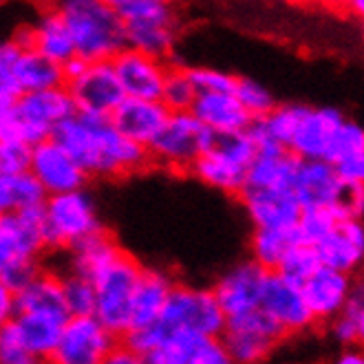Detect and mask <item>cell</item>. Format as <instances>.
Returning a JSON list of instances; mask_svg holds the SVG:
<instances>
[{
	"instance_id": "46",
	"label": "cell",
	"mask_w": 364,
	"mask_h": 364,
	"mask_svg": "<svg viewBox=\"0 0 364 364\" xmlns=\"http://www.w3.org/2000/svg\"><path fill=\"white\" fill-rule=\"evenodd\" d=\"M0 364H51L33 351L20 347L18 342L0 338Z\"/></svg>"
},
{
	"instance_id": "21",
	"label": "cell",
	"mask_w": 364,
	"mask_h": 364,
	"mask_svg": "<svg viewBox=\"0 0 364 364\" xmlns=\"http://www.w3.org/2000/svg\"><path fill=\"white\" fill-rule=\"evenodd\" d=\"M113 64L126 97L161 100L166 77L173 67L170 60L126 47L113 58Z\"/></svg>"
},
{
	"instance_id": "55",
	"label": "cell",
	"mask_w": 364,
	"mask_h": 364,
	"mask_svg": "<svg viewBox=\"0 0 364 364\" xmlns=\"http://www.w3.org/2000/svg\"><path fill=\"white\" fill-rule=\"evenodd\" d=\"M109 3H111V5H115V7H122V5L126 3V0H109Z\"/></svg>"
},
{
	"instance_id": "33",
	"label": "cell",
	"mask_w": 364,
	"mask_h": 364,
	"mask_svg": "<svg viewBox=\"0 0 364 364\" xmlns=\"http://www.w3.org/2000/svg\"><path fill=\"white\" fill-rule=\"evenodd\" d=\"M301 243L298 239V232L294 230H272V228H252V237H250V256L261 263L265 269L276 272L281 267L283 259L287 252Z\"/></svg>"
},
{
	"instance_id": "29",
	"label": "cell",
	"mask_w": 364,
	"mask_h": 364,
	"mask_svg": "<svg viewBox=\"0 0 364 364\" xmlns=\"http://www.w3.org/2000/svg\"><path fill=\"white\" fill-rule=\"evenodd\" d=\"M175 285L177 281L170 276V272L159 269V267H144V274L139 278V285L135 291L131 329L159 323V318L170 298V291H173Z\"/></svg>"
},
{
	"instance_id": "34",
	"label": "cell",
	"mask_w": 364,
	"mask_h": 364,
	"mask_svg": "<svg viewBox=\"0 0 364 364\" xmlns=\"http://www.w3.org/2000/svg\"><path fill=\"white\" fill-rule=\"evenodd\" d=\"M197 95H199V89L190 75V67L173 64L168 77H166V84H164L161 102L170 111H190Z\"/></svg>"
},
{
	"instance_id": "36",
	"label": "cell",
	"mask_w": 364,
	"mask_h": 364,
	"mask_svg": "<svg viewBox=\"0 0 364 364\" xmlns=\"http://www.w3.org/2000/svg\"><path fill=\"white\" fill-rule=\"evenodd\" d=\"M234 95L239 97V102L245 106V111L254 119H261V117L269 115L278 106L272 89L265 87V84L259 82L256 77H247V75H239L237 87H234Z\"/></svg>"
},
{
	"instance_id": "12",
	"label": "cell",
	"mask_w": 364,
	"mask_h": 364,
	"mask_svg": "<svg viewBox=\"0 0 364 364\" xmlns=\"http://www.w3.org/2000/svg\"><path fill=\"white\" fill-rule=\"evenodd\" d=\"M285 338L287 331L263 307L228 318L221 336L234 364H263Z\"/></svg>"
},
{
	"instance_id": "24",
	"label": "cell",
	"mask_w": 364,
	"mask_h": 364,
	"mask_svg": "<svg viewBox=\"0 0 364 364\" xmlns=\"http://www.w3.org/2000/svg\"><path fill=\"white\" fill-rule=\"evenodd\" d=\"M355 276L333 267H318L303 283L307 305L318 325H329L347 307Z\"/></svg>"
},
{
	"instance_id": "45",
	"label": "cell",
	"mask_w": 364,
	"mask_h": 364,
	"mask_svg": "<svg viewBox=\"0 0 364 364\" xmlns=\"http://www.w3.org/2000/svg\"><path fill=\"white\" fill-rule=\"evenodd\" d=\"M329 327V333L331 338L338 342L342 347H360V323L358 318L342 311L340 316H336L331 323L327 325Z\"/></svg>"
},
{
	"instance_id": "32",
	"label": "cell",
	"mask_w": 364,
	"mask_h": 364,
	"mask_svg": "<svg viewBox=\"0 0 364 364\" xmlns=\"http://www.w3.org/2000/svg\"><path fill=\"white\" fill-rule=\"evenodd\" d=\"M122 250L124 247L119 245V241L109 230H104V232L95 234V237L82 241L73 250H69V261H67V267L64 269L82 274V276H87L93 281V276L102 267L109 265Z\"/></svg>"
},
{
	"instance_id": "3",
	"label": "cell",
	"mask_w": 364,
	"mask_h": 364,
	"mask_svg": "<svg viewBox=\"0 0 364 364\" xmlns=\"http://www.w3.org/2000/svg\"><path fill=\"white\" fill-rule=\"evenodd\" d=\"M75 113L67 87L23 93L0 106V137H18L31 146L55 135L58 126Z\"/></svg>"
},
{
	"instance_id": "10",
	"label": "cell",
	"mask_w": 364,
	"mask_h": 364,
	"mask_svg": "<svg viewBox=\"0 0 364 364\" xmlns=\"http://www.w3.org/2000/svg\"><path fill=\"white\" fill-rule=\"evenodd\" d=\"M214 139L217 135L192 111H170L161 133L148 151L155 166L173 173H190Z\"/></svg>"
},
{
	"instance_id": "40",
	"label": "cell",
	"mask_w": 364,
	"mask_h": 364,
	"mask_svg": "<svg viewBox=\"0 0 364 364\" xmlns=\"http://www.w3.org/2000/svg\"><path fill=\"white\" fill-rule=\"evenodd\" d=\"M362 148H364V124H360L358 119L345 117V122L340 124L338 133L333 137L329 161L336 164V161L345 159L351 153L362 151Z\"/></svg>"
},
{
	"instance_id": "2",
	"label": "cell",
	"mask_w": 364,
	"mask_h": 364,
	"mask_svg": "<svg viewBox=\"0 0 364 364\" xmlns=\"http://www.w3.org/2000/svg\"><path fill=\"white\" fill-rule=\"evenodd\" d=\"M62 14L75 40L77 58L113 60L126 49V31L119 7L109 0H49Z\"/></svg>"
},
{
	"instance_id": "15",
	"label": "cell",
	"mask_w": 364,
	"mask_h": 364,
	"mask_svg": "<svg viewBox=\"0 0 364 364\" xmlns=\"http://www.w3.org/2000/svg\"><path fill=\"white\" fill-rule=\"evenodd\" d=\"M29 170L38 177L49 197L87 188L91 179L82 164L73 157V153L55 137H49L33 146Z\"/></svg>"
},
{
	"instance_id": "25",
	"label": "cell",
	"mask_w": 364,
	"mask_h": 364,
	"mask_svg": "<svg viewBox=\"0 0 364 364\" xmlns=\"http://www.w3.org/2000/svg\"><path fill=\"white\" fill-rule=\"evenodd\" d=\"M323 265L360 276L364 272V221L338 219L329 237L318 245Z\"/></svg>"
},
{
	"instance_id": "44",
	"label": "cell",
	"mask_w": 364,
	"mask_h": 364,
	"mask_svg": "<svg viewBox=\"0 0 364 364\" xmlns=\"http://www.w3.org/2000/svg\"><path fill=\"white\" fill-rule=\"evenodd\" d=\"M166 336H168V331L164 329V325L153 323V325H146V327L131 329L122 338V342L126 347H131L133 351H137L139 355H146V353H151Z\"/></svg>"
},
{
	"instance_id": "35",
	"label": "cell",
	"mask_w": 364,
	"mask_h": 364,
	"mask_svg": "<svg viewBox=\"0 0 364 364\" xmlns=\"http://www.w3.org/2000/svg\"><path fill=\"white\" fill-rule=\"evenodd\" d=\"M62 287H64V301L71 311V316H91L97 307V291L91 278L62 269Z\"/></svg>"
},
{
	"instance_id": "13",
	"label": "cell",
	"mask_w": 364,
	"mask_h": 364,
	"mask_svg": "<svg viewBox=\"0 0 364 364\" xmlns=\"http://www.w3.org/2000/svg\"><path fill=\"white\" fill-rule=\"evenodd\" d=\"M119 338L106 327L102 320L91 316H71L64 325L58 347L51 355V364H104Z\"/></svg>"
},
{
	"instance_id": "41",
	"label": "cell",
	"mask_w": 364,
	"mask_h": 364,
	"mask_svg": "<svg viewBox=\"0 0 364 364\" xmlns=\"http://www.w3.org/2000/svg\"><path fill=\"white\" fill-rule=\"evenodd\" d=\"M329 210L336 214L338 219L364 221V186L342 181Z\"/></svg>"
},
{
	"instance_id": "48",
	"label": "cell",
	"mask_w": 364,
	"mask_h": 364,
	"mask_svg": "<svg viewBox=\"0 0 364 364\" xmlns=\"http://www.w3.org/2000/svg\"><path fill=\"white\" fill-rule=\"evenodd\" d=\"M104 364H146V358L133 351L131 347H126L124 342H119L115 351L104 360Z\"/></svg>"
},
{
	"instance_id": "51",
	"label": "cell",
	"mask_w": 364,
	"mask_h": 364,
	"mask_svg": "<svg viewBox=\"0 0 364 364\" xmlns=\"http://www.w3.org/2000/svg\"><path fill=\"white\" fill-rule=\"evenodd\" d=\"M345 11L355 20H360V23H364V0H347Z\"/></svg>"
},
{
	"instance_id": "31",
	"label": "cell",
	"mask_w": 364,
	"mask_h": 364,
	"mask_svg": "<svg viewBox=\"0 0 364 364\" xmlns=\"http://www.w3.org/2000/svg\"><path fill=\"white\" fill-rule=\"evenodd\" d=\"M49 195L31 170L0 175V214L45 208Z\"/></svg>"
},
{
	"instance_id": "42",
	"label": "cell",
	"mask_w": 364,
	"mask_h": 364,
	"mask_svg": "<svg viewBox=\"0 0 364 364\" xmlns=\"http://www.w3.org/2000/svg\"><path fill=\"white\" fill-rule=\"evenodd\" d=\"M190 75L195 80L199 93H234L239 75L217 67H190Z\"/></svg>"
},
{
	"instance_id": "17",
	"label": "cell",
	"mask_w": 364,
	"mask_h": 364,
	"mask_svg": "<svg viewBox=\"0 0 364 364\" xmlns=\"http://www.w3.org/2000/svg\"><path fill=\"white\" fill-rule=\"evenodd\" d=\"M267 274L269 269H265L261 263H256L250 256V259H243L228 267L217 278L212 289L217 294L228 318L261 307Z\"/></svg>"
},
{
	"instance_id": "8",
	"label": "cell",
	"mask_w": 364,
	"mask_h": 364,
	"mask_svg": "<svg viewBox=\"0 0 364 364\" xmlns=\"http://www.w3.org/2000/svg\"><path fill=\"white\" fill-rule=\"evenodd\" d=\"M45 228L51 252H69L106 230L89 188L51 195L45 203Z\"/></svg>"
},
{
	"instance_id": "22",
	"label": "cell",
	"mask_w": 364,
	"mask_h": 364,
	"mask_svg": "<svg viewBox=\"0 0 364 364\" xmlns=\"http://www.w3.org/2000/svg\"><path fill=\"white\" fill-rule=\"evenodd\" d=\"M69 318H71L69 314L18 311L11 320L3 323V327H0V338L14 340L20 347L33 351L36 355L51 360Z\"/></svg>"
},
{
	"instance_id": "19",
	"label": "cell",
	"mask_w": 364,
	"mask_h": 364,
	"mask_svg": "<svg viewBox=\"0 0 364 364\" xmlns=\"http://www.w3.org/2000/svg\"><path fill=\"white\" fill-rule=\"evenodd\" d=\"M239 201L252 228L294 230L305 210L289 188H245Z\"/></svg>"
},
{
	"instance_id": "5",
	"label": "cell",
	"mask_w": 364,
	"mask_h": 364,
	"mask_svg": "<svg viewBox=\"0 0 364 364\" xmlns=\"http://www.w3.org/2000/svg\"><path fill=\"white\" fill-rule=\"evenodd\" d=\"M64 67L16 38L0 47V106L16 102L23 93L64 87Z\"/></svg>"
},
{
	"instance_id": "14",
	"label": "cell",
	"mask_w": 364,
	"mask_h": 364,
	"mask_svg": "<svg viewBox=\"0 0 364 364\" xmlns=\"http://www.w3.org/2000/svg\"><path fill=\"white\" fill-rule=\"evenodd\" d=\"M49 252L45 208L0 214V263L42 261Z\"/></svg>"
},
{
	"instance_id": "6",
	"label": "cell",
	"mask_w": 364,
	"mask_h": 364,
	"mask_svg": "<svg viewBox=\"0 0 364 364\" xmlns=\"http://www.w3.org/2000/svg\"><path fill=\"white\" fill-rule=\"evenodd\" d=\"M256 153L259 151H256V141L250 131L221 135L199 157L190 175L223 195L241 197L247 188L250 166Z\"/></svg>"
},
{
	"instance_id": "53",
	"label": "cell",
	"mask_w": 364,
	"mask_h": 364,
	"mask_svg": "<svg viewBox=\"0 0 364 364\" xmlns=\"http://www.w3.org/2000/svg\"><path fill=\"white\" fill-rule=\"evenodd\" d=\"M358 323H360V347H364V311L358 316Z\"/></svg>"
},
{
	"instance_id": "39",
	"label": "cell",
	"mask_w": 364,
	"mask_h": 364,
	"mask_svg": "<svg viewBox=\"0 0 364 364\" xmlns=\"http://www.w3.org/2000/svg\"><path fill=\"white\" fill-rule=\"evenodd\" d=\"M33 146L18 137H0V175L23 173L31 168Z\"/></svg>"
},
{
	"instance_id": "47",
	"label": "cell",
	"mask_w": 364,
	"mask_h": 364,
	"mask_svg": "<svg viewBox=\"0 0 364 364\" xmlns=\"http://www.w3.org/2000/svg\"><path fill=\"white\" fill-rule=\"evenodd\" d=\"M336 170L342 181L364 186V148L358 153L347 155L345 159L336 161Z\"/></svg>"
},
{
	"instance_id": "56",
	"label": "cell",
	"mask_w": 364,
	"mask_h": 364,
	"mask_svg": "<svg viewBox=\"0 0 364 364\" xmlns=\"http://www.w3.org/2000/svg\"><path fill=\"white\" fill-rule=\"evenodd\" d=\"M362 36H364V23H362Z\"/></svg>"
},
{
	"instance_id": "11",
	"label": "cell",
	"mask_w": 364,
	"mask_h": 364,
	"mask_svg": "<svg viewBox=\"0 0 364 364\" xmlns=\"http://www.w3.org/2000/svg\"><path fill=\"white\" fill-rule=\"evenodd\" d=\"M159 323L168 333L190 329L208 336H223L228 327V316L212 287L177 283L170 291Z\"/></svg>"
},
{
	"instance_id": "28",
	"label": "cell",
	"mask_w": 364,
	"mask_h": 364,
	"mask_svg": "<svg viewBox=\"0 0 364 364\" xmlns=\"http://www.w3.org/2000/svg\"><path fill=\"white\" fill-rule=\"evenodd\" d=\"M342 179L336 164L327 159H303L291 190L303 208H331Z\"/></svg>"
},
{
	"instance_id": "26",
	"label": "cell",
	"mask_w": 364,
	"mask_h": 364,
	"mask_svg": "<svg viewBox=\"0 0 364 364\" xmlns=\"http://www.w3.org/2000/svg\"><path fill=\"white\" fill-rule=\"evenodd\" d=\"M168 115L170 109L161 100L126 97L111 115V119L128 139L151 148V144L161 133Z\"/></svg>"
},
{
	"instance_id": "4",
	"label": "cell",
	"mask_w": 364,
	"mask_h": 364,
	"mask_svg": "<svg viewBox=\"0 0 364 364\" xmlns=\"http://www.w3.org/2000/svg\"><path fill=\"white\" fill-rule=\"evenodd\" d=\"M126 47L170 60L179 45L183 18L175 0H126L119 7Z\"/></svg>"
},
{
	"instance_id": "30",
	"label": "cell",
	"mask_w": 364,
	"mask_h": 364,
	"mask_svg": "<svg viewBox=\"0 0 364 364\" xmlns=\"http://www.w3.org/2000/svg\"><path fill=\"white\" fill-rule=\"evenodd\" d=\"M301 157L289 151H274V153H256L252 166L247 188H289L301 168Z\"/></svg>"
},
{
	"instance_id": "38",
	"label": "cell",
	"mask_w": 364,
	"mask_h": 364,
	"mask_svg": "<svg viewBox=\"0 0 364 364\" xmlns=\"http://www.w3.org/2000/svg\"><path fill=\"white\" fill-rule=\"evenodd\" d=\"M336 223H338V217L329 208H307L303 210V217L296 225L298 239L303 243L318 247L329 237V232L336 228Z\"/></svg>"
},
{
	"instance_id": "20",
	"label": "cell",
	"mask_w": 364,
	"mask_h": 364,
	"mask_svg": "<svg viewBox=\"0 0 364 364\" xmlns=\"http://www.w3.org/2000/svg\"><path fill=\"white\" fill-rule=\"evenodd\" d=\"M11 38L23 42L27 47L38 49L47 58L55 60L58 64H69L73 58H77L75 40L71 36V29L62 14L47 0V7H42L40 14L36 16L33 23H27L18 27Z\"/></svg>"
},
{
	"instance_id": "54",
	"label": "cell",
	"mask_w": 364,
	"mask_h": 364,
	"mask_svg": "<svg viewBox=\"0 0 364 364\" xmlns=\"http://www.w3.org/2000/svg\"><path fill=\"white\" fill-rule=\"evenodd\" d=\"M276 3H287V5H294V3H303V0H276Z\"/></svg>"
},
{
	"instance_id": "9",
	"label": "cell",
	"mask_w": 364,
	"mask_h": 364,
	"mask_svg": "<svg viewBox=\"0 0 364 364\" xmlns=\"http://www.w3.org/2000/svg\"><path fill=\"white\" fill-rule=\"evenodd\" d=\"M64 75H67L64 87L80 113L111 117L126 100L113 60L89 62L73 58L69 64H64Z\"/></svg>"
},
{
	"instance_id": "16",
	"label": "cell",
	"mask_w": 364,
	"mask_h": 364,
	"mask_svg": "<svg viewBox=\"0 0 364 364\" xmlns=\"http://www.w3.org/2000/svg\"><path fill=\"white\" fill-rule=\"evenodd\" d=\"M144 358L146 364H234L221 336H208L190 329L170 331Z\"/></svg>"
},
{
	"instance_id": "23",
	"label": "cell",
	"mask_w": 364,
	"mask_h": 364,
	"mask_svg": "<svg viewBox=\"0 0 364 364\" xmlns=\"http://www.w3.org/2000/svg\"><path fill=\"white\" fill-rule=\"evenodd\" d=\"M345 113L336 106H309L298 122L294 137L289 141V153L301 159H327L331 144L340 124L345 122Z\"/></svg>"
},
{
	"instance_id": "1",
	"label": "cell",
	"mask_w": 364,
	"mask_h": 364,
	"mask_svg": "<svg viewBox=\"0 0 364 364\" xmlns=\"http://www.w3.org/2000/svg\"><path fill=\"white\" fill-rule=\"evenodd\" d=\"M53 137L69 148L91 179L131 177L153 164L151 151L128 139L111 117L75 111L58 126Z\"/></svg>"
},
{
	"instance_id": "27",
	"label": "cell",
	"mask_w": 364,
	"mask_h": 364,
	"mask_svg": "<svg viewBox=\"0 0 364 364\" xmlns=\"http://www.w3.org/2000/svg\"><path fill=\"white\" fill-rule=\"evenodd\" d=\"M190 111L217 137L250 131L254 124V117L234 93H199Z\"/></svg>"
},
{
	"instance_id": "7",
	"label": "cell",
	"mask_w": 364,
	"mask_h": 364,
	"mask_svg": "<svg viewBox=\"0 0 364 364\" xmlns=\"http://www.w3.org/2000/svg\"><path fill=\"white\" fill-rule=\"evenodd\" d=\"M141 274L144 265L131 252L122 250L109 265L93 276V285L97 291L95 316L119 340L131 331L133 303Z\"/></svg>"
},
{
	"instance_id": "52",
	"label": "cell",
	"mask_w": 364,
	"mask_h": 364,
	"mask_svg": "<svg viewBox=\"0 0 364 364\" xmlns=\"http://www.w3.org/2000/svg\"><path fill=\"white\" fill-rule=\"evenodd\" d=\"M316 3H320L323 7H329V9H340V11H345L347 0H316Z\"/></svg>"
},
{
	"instance_id": "49",
	"label": "cell",
	"mask_w": 364,
	"mask_h": 364,
	"mask_svg": "<svg viewBox=\"0 0 364 364\" xmlns=\"http://www.w3.org/2000/svg\"><path fill=\"white\" fill-rule=\"evenodd\" d=\"M16 316V294L0 287V323H7Z\"/></svg>"
},
{
	"instance_id": "18",
	"label": "cell",
	"mask_w": 364,
	"mask_h": 364,
	"mask_svg": "<svg viewBox=\"0 0 364 364\" xmlns=\"http://www.w3.org/2000/svg\"><path fill=\"white\" fill-rule=\"evenodd\" d=\"M261 307L281 323V327L287 331V336L309 331L311 327L318 325L309 305H307L303 283L294 281V278H289L281 272L267 274Z\"/></svg>"
},
{
	"instance_id": "50",
	"label": "cell",
	"mask_w": 364,
	"mask_h": 364,
	"mask_svg": "<svg viewBox=\"0 0 364 364\" xmlns=\"http://www.w3.org/2000/svg\"><path fill=\"white\" fill-rule=\"evenodd\" d=\"M333 364H364V347L358 349V345H355L351 349H345L333 360Z\"/></svg>"
},
{
	"instance_id": "43",
	"label": "cell",
	"mask_w": 364,
	"mask_h": 364,
	"mask_svg": "<svg viewBox=\"0 0 364 364\" xmlns=\"http://www.w3.org/2000/svg\"><path fill=\"white\" fill-rule=\"evenodd\" d=\"M45 269L42 261H9L0 263V287H7L9 291H20L27 287L33 278Z\"/></svg>"
},
{
	"instance_id": "37",
	"label": "cell",
	"mask_w": 364,
	"mask_h": 364,
	"mask_svg": "<svg viewBox=\"0 0 364 364\" xmlns=\"http://www.w3.org/2000/svg\"><path fill=\"white\" fill-rule=\"evenodd\" d=\"M318 267H323V259H320L318 247L301 241L287 252L281 267H278L276 272L294 278V281H298V283H305Z\"/></svg>"
}]
</instances>
